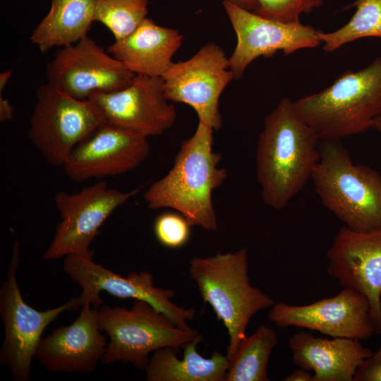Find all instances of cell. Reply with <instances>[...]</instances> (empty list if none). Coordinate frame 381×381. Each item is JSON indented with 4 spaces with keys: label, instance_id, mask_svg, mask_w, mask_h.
I'll list each match as a JSON object with an SVG mask.
<instances>
[{
    "label": "cell",
    "instance_id": "cell-23",
    "mask_svg": "<svg viewBox=\"0 0 381 381\" xmlns=\"http://www.w3.org/2000/svg\"><path fill=\"white\" fill-rule=\"evenodd\" d=\"M278 341L275 330L260 325L238 345L229 361L225 381H269L267 364Z\"/></svg>",
    "mask_w": 381,
    "mask_h": 381
},
{
    "label": "cell",
    "instance_id": "cell-20",
    "mask_svg": "<svg viewBox=\"0 0 381 381\" xmlns=\"http://www.w3.org/2000/svg\"><path fill=\"white\" fill-rule=\"evenodd\" d=\"M182 42L179 31L146 18L133 32L114 40L107 50L135 75L162 77Z\"/></svg>",
    "mask_w": 381,
    "mask_h": 381
},
{
    "label": "cell",
    "instance_id": "cell-30",
    "mask_svg": "<svg viewBox=\"0 0 381 381\" xmlns=\"http://www.w3.org/2000/svg\"><path fill=\"white\" fill-rule=\"evenodd\" d=\"M284 381H313V375L310 371L299 368L293 371L287 377L283 379Z\"/></svg>",
    "mask_w": 381,
    "mask_h": 381
},
{
    "label": "cell",
    "instance_id": "cell-24",
    "mask_svg": "<svg viewBox=\"0 0 381 381\" xmlns=\"http://www.w3.org/2000/svg\"><path fill=\"white\" fill-rule=\"evenodd\" d=\"M352 6L356 12L346 24L332 32L318 31L325 52H334L358 39L381 38V0H356Z\"/></svg>",
    "mask_w": 381,
    "mask_h": 381
},
{
    "label": "cell",
    "instance_id": "cell-2",
    "mask_svg": "<svg viewBox=\"0 0 381 381\" xmlns=\"http://www.w3.org/2000/svg\"><path fill=\"white\" fill-rule=\"evenodd\" d=\"M213 131L198 122L193 135L181 143L172 168L144 193L148 208H172L192 226L217 229L212 192L226 179L227 171L218 167L222 155L213 151Z\"/></svg>",
    "mask_w": 381,
    "mask_h": 381
},
{
    "label": "cell",
    "instance_id": "cell-22",
    "mask_svg": "<svg viewBox=\"0 0 381 381\" xmlns=\"http://www.w3.org/2000/svg\"><path fill=\"white\" fill-rule=\"evenodd\" d=\"M93 22V0H51L49 11L34 29L30 40L45 53L87 37Z\"/></svg>",
    "mask_w": 381,
    "mask_h": 381
},
{
    "label": "cell",
    "instance_id": "cell-1",
    "mask_svg": "<svg viewBox=\"0 0 381 381\" xmlns=\"http://www.w3.org/2000/svg\"><path fill=\"white\" fill-rule=\"evenodd\" d=\"M320 142L289 97L265 116L256 148V179L267 206L284 208L311 179Z\"/></svg>",
    "mask_w": 381,
    "mask_h": 381
},
{
    "label": "cell",
    "instance_id": "cell-13",
    "mask_svg": "<svg viewBox=\"0 0 381 381\" xmlns=\"http://www.w3.org/2000/svg\"><path fill=\"white\" fill-rule=\"evenodd\" d=\"M223 6L237 37L229 58L236 80L241 79L249 64L259 56L268 58L279 51L289 55L321 43L318 30L310 25L268 19L228 1H223Z\"/></svg>",
    "mask_w": 381,
    "mask_h": 381
},
{
    "label": "cell",
    "instance_id": "cell-31",
    "mask_svg": "<svg viewBox=\"0 0 381 381\" xmlns=\"http://www.w3.org/2000/svg\"><path fill=\"white\" fill-rule=\"evenodd\" d=\"M230 1L244 9L254 12L258 7L256 0H224Z\"/></svg>",
    "mask_w": 381,
    "mask_h": 381
},
{
    "label": "cell",
    "instance_id": "cell-28",
    "mask_svg": "<svg viewBox=\"0 0 381 381\" xmlns=\"http://www.w3.org/2000/svg\"><path fill=\"white\" fill-rule=\"evenodd\" d=\"M353 381H381V353L363 360L358 367Z\"/></svg>",
    "mask_w": 381,
    "mask_h": 381
},
{
    "label": "cell",
    "instance_id": "cell-7",
    "mask_svg": "<svg viewBox=\"0 0 381 381\" xmlns=\"http://www.w3.org/2000/svg\"><path fill=\"white\" fill-rule=\"evenodd\" d=\"M35 98L28 136L52 166L63 167L76 145L106 121L90 99L73 98L47 83L38 87Z\"/></svg>",
    "mask_w": 381,
    "mask_h": 381
},
{
    "label": "cell",
    "instance_id": "cell-11",
    "mask_svg": "<svg viewBox=\"0 0 381 381\" xmlns=\"http://www.w3.org/2000/svg\"><path fill=\"white\" fill-rule=\"evenodd\" d=\"M162 78L169 101L190 106L199 121L214 130L221 128L219 97L234 77L229 58L219 46L205 44L190 59L172 62Z\"/></svg>",
    "mask_w": 381,
    "mask_h": 381
},
{
    "label": "cell",
    "instance_id": "cell-16",
    "mask_svg": "<svg viewBox=\"0 0 381 381\" xmlns=\"http://www.w3.org/2000/svg\"><path fill=\"white\" fill-rule=\"evenodd\" d=\"M150 150L147 138L106 121L76 145L62 167L74 181L102 179L136 168Z\"/></svg>",
    "mask_w": 381,
    "mask_h": 381
},
{
    "label": "cell",
    "instance_id": "cell-10",
    "mask_svg": "<svg viewBox=\"0 0 381 381\" xmlns=\"http://www.w3.org/2000/svg\"><path fill=\"white\" fill-rule=\"evenodd\" d=\"M63 269L72 281L82 288L78 296L81 307L92 304L94 308H99L103 305L100 293L104 291L121 299L147 301L166 314L179 328L192 329L187 321L194 319L195 310L172 303L171 299L175 296V291L155 286L153 275L149 272L133 271L124 277L91 258L75 254L64 257Z\"/></svg>",
    "mask_w": 381,
    "mask_h": 381
},
{
    "label": "cell",
    "instance_id": "cell-34",
    "mask_svg": "<svg viewBox=\"0 0 381 381\" xmlns=\"http://www.w3.org/2000/svg\"><path fill=\"white\" fill-rule=\"evenodd\" d=\"M376 353H381V346L375 352Z\"/></svg>",
    "mask_w": 381,
    "mask_h": 381
},
{
    "label": "cell",
    "instance_id": "cell-8",
    "mask_svg": "<svg viewBox=\"0 0 381 381\" xmlns=\"http://www.w3.org/2000/svg\"><path fill=\"white\" fill-rule=\"evenodd\" d=\"M20 262V242L16 240L6 279L0 289V313L4 325L0 363L9 369L15 381H28L31 379L32 358L44 329L64 312L75 311L81 306L78 296L43 311L29 306L22 297L16 278Z\"/></svg>",
    "mask_w": 381,
    "mask_h": 381
},
{
    "label": "cell",
    "instance_id": "cell-17",
    "mask_svg": "<svg viewBox=\"0 0 381 381\" xmlns=\"http://www.w3.org/2000/svg\"><path fill=\"white\" fill-rule=\"evenodd\" d=\"M89 99L100 108L107 121L146 138L163 134L177 116L165 96L162 77L135 75L124 88Z\"/></svg>",
    "mask_w": 381,
    "mask_h": 381
},
{
    "label": "cell",
    "instance_id": "cell-26",
    "mask_svg": "<svg viewBox=\"0 0 381 381\" xmlns=\"http://www.w3.org/2000/svg\"><path fill=\"white\" fill-rule=\"evenodd\" d=\"M258 15L285 23H300L303 13H311L323 4V0H256Z\"/></svg>",
    "mask_w": 381,
    "mask_h": 381
},
{
    "label": "cell",
    "instance_id": "cell-12",
    "mask_svg": "<svg viewBox=\"0 0 381 381\" xmlns=\"http://www.w3.org/2000/svg\"><path fill=\"white\" fill-rule=\"evenodd\" d=\"M135 75L88 36L59 47L46 68L48 84L80 100L123 89Z\"/></svg>",
    "mask_w": 381,
    "mask_h": 381
},
{
    "label": "cell",
    "instance_id": "cell-33",
    "mask_svg": "<svg viewBox=\"0 0 381 381\" xmlns=\"http://www.w3.org/2000/svg\"><path fill=\"white\" fill-rule=\"evenodd\" d=\"M372 128L381 132V114L374 120Z\"/></svg>",
    "mask_w": 381,
    "mask_h": 381
},
{
    "label": "cell",
    "instance_id": "cell-27",
    "mask_svg": "<svg viewBox=\"0 0 381 381\" xmlns=\"http://www.w3.org/2000/svg\"><path fill=\"white\" fill-rule=\"evenodd\" d=\"M192 226L181 214L164 212L157 217L154 233L157 240L164 246L179 248L190 240Z\"/></svg>",
    "mask_w": 381,
    "mask_h": 381
},
{
    "label": "cell",
    "instance_id": "cell-5",
    "mask_svg": "<svg viewBox=\"0 0 381 381\" xmlns=\"http://www.w3.org/2000/svg\"><path fill=\"white\" fill-rule=\"evenodd\" d=\"M188 272L195 282L204 303H208L226 327L230 361L247 337L246 327L258 312L272 307L273 299L250 284L246 248L212 256L194 257Z\"/></svg>",
    "mask_w": 381,
    "mask_h": 381
},
{
    "label": "cell",
    "instance_id": "cell-19",
    "mask_svg": "<svg viewBox=\"0 0 381 381\" xmlns=\"http://www.w3.org/2000/svg\"><path fill=\"white\" fill-rule=\"evenodd\" d=\"M293 362L313 371V381H353L361 362L374 352L355 339H323L300 331L289 340Z\"/></svg>",
    "mask_w": 381,
    "mask_h": 381
},
{
    "label": "cell",
    "instance_id": "cell-21",
    "mask_svg": "<svg viewBox=\"0 0 381 381\" xmlns=\"http://www.w3.org/2000/svg\"><path fill=\"white\" fill-rule=\"evenodd\" d=\"M198 334L188 342L182 359L177 358L179 349L164 347L156 350L145 368L147 381H225L229 360L217 351L209 358H204L198 350L203 341Z\"/></svg>",
    "mask_w": 381,
    "mask_h": 381
},
{
    "label": "cell",
    "instance_id": "cell-9",
    "mask_svg": "<svg viewBox=\"0 0 381 381\" xmlns=\"http://www.w3.org/2000/svg\"><path fill=\"white\" fill-rule=\"evenodd\" d=\"M141 188L121 192L108 187L104 181L83 188L75 193H56L54 204L60 213L52 241L44 253V260H56L71 254L93 258L90 246L99 228L119 206Z\"/></svg>",
    "mask_w": 381,
    "mask_h": 381
},
{
    "label": "cell",
    "instance_id": "cell-18",
    "mask_svg": "<svg viewBox=\"0 0 381 381\" xmlns=\"http://www.w3.org/2000/svg\"><path fill=\"white\" fill-rule=\"evenodd\" d=\"M99 323L98 308L85 304L69 325L42 337L35 358L52 373H93L105 353L107 341Z\"/></svg>",
    "mask_w": 381,
    "mask_h": 381
},
{
    "label": "cell",
    "instance_id": "cell-32",
    "mask_svg": "<svg viewBox=\"0 0 381 381\" xmlns=\"http://www.w3.org/2000/svg\"><path fill=\"white\" fill-rule=\"evenodd\" d=\"M13 73L12 70H8L6 71L0 73V94L6 87Z\"/></svg>",
    "mask_w": 381,
    "mask_h": 381
},
{
    "label": "cell",
    "instance_id": "cell-3",
    "mask_svg": "<svg viewBox=\"0 0 381 381\" xmlns=\"http://www.w3.org/2000/svg\"><path fill=\"white\" fill-rule=\"evenodd\" d=\"M298 114L320 140L362 133L381 114V56L363 69L348 70L320 92L294 101Z\"/></svg>",
    "mask_w": 381,
    "mask_h": 381
},
{
    "label": "cell",
    "instance_id": "cell-25",
    "mask_svg": "<svg viewBox=\"0 0 381 381\" xmlns=\"http://www.w3.org/2000/svg\"><path fill=\"white\" fill-rule=\"evenodd\" d=\"M149 0H93L95 21L106 26L115 40L133 32L147 18Z\"/></svg>",
    "mask_w": 381,
    "mask_h": 381
},
{
    "label": "cell",
    "instance_id": "cell-15",
    "mask_svg": "<svg viewBox=\"0 0 381 381\" xmlns=\"http://www.w3.org/2000/svg\"><path fill=\"white\" fill-rule=\"evenodd\" d=\"M327 258L328 274L366 297L375 332L381 334V228L361 232L344 226Z\"/></svg>",
    "mask_w": 381,
    "mask_h": 381
},
{
    "label": "cell",
    "instance_id": "cell-6",
    "mask_svg": "<svg viewBox=\"0 0 381 381\" xmlns=\"http://www.w3.org/2000/svg\"><path fill=\"white\" fill-rule=\"evenodd\" d=\"M99 327L109 337L104 365L130 363L145 370L149 354L164 347L183 348L198 334L183 329L147 301L134 299L130 309L102 305L98 308Z\"/></svg>",
    "mask_w": 381,
    "mask_h": 381
},
{
    "label": "cell",
    "instance_id": "cell-14",
    "mask_svg": "<svg viewBox=\"0 0 381 381\" xmlns=\"http://www.w3.org/2000/svg\"><path fill=\"white\" fill-rule=\"evenodd\" d=\"M268 319L280 328H306L332 337L361 341L368 339L375 333L368 299L347 287L333 297L310 304L274 303Z\"/></svg>",
    "mask_w": 381,
    "mask_h": 381
},
{
    "label": "cell",
    "instance_id": "cell-29",
    "mask_svg": "<svg viewBox=\"0 0 381 381\" xmlns=\"http://www.w3.org/2000/svg\"><path fill=\"white\" fill-rule=\"evenodd\" d=\"M14 107L8 99L2 97L0 95V121L1 122L10 121L13 119Z\"/></svg>",
    "mask_w": 381,
    "mask_h": 381
},
{
    "label": "cell",
    "instance_id": "cell-4",
    "mask_svg": "<svg viewBox=\"0 0 381 381\" xmlns=\"http://www.w3.org/2000/svg\"><path fill=\"white\" fill-rule=\"evenodd\" d=\"M319 149L311 179L322 204L353 231L381 228V175L353 164L339 140H320Z\"/></svg>",
    "mask_w": 381,
    "mask_h": 381
}]
</instances>
